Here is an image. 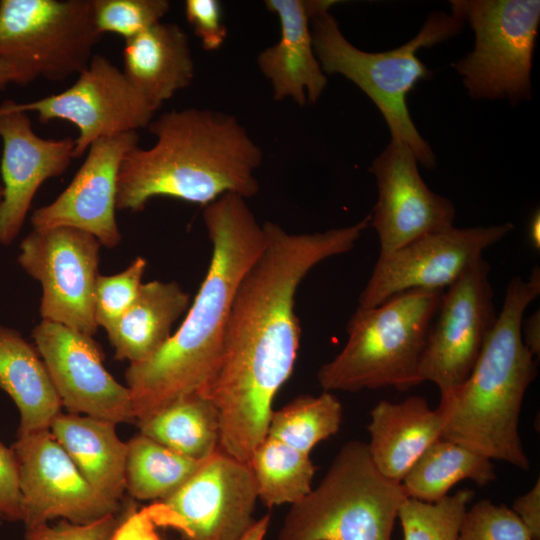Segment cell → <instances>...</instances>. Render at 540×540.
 Returning a JSON list of instances; mask_svg holds the SVG:
<instances>
[{
    "instance_id": "obj_1",
    "label": "cell",
    "mask_w": 540,
    "mask_h": 540,
    "mask_svg": "<svg viewBox=\"0 0 540 540\" xmlns=\"http://www.w3.org/2000/svg\"><path fill=\"white\" fill-rule=\"evenodd\" d=\"M371 215L345 227L294 234L265 222L263 249L234 294L218 370L202 392L219 412V448L247 463L266 437L272 403L293 372L301 328L296 291L323 260L350 251Z\"/></svg>"
},
{
    "instance_id": "obj_2",
    "label": "cell",
    "mask_w": 540,
    "mask_h": 540,
    "mask_svg": "<svg viewBox=\"0 0 540 540\" xmlns=\"http://www.w3.org/2000/svg\"><path fill=\"white\" fill-rule=\"evenodd\" d=\"M203 220L212 244L211 259L185 319L156 353L129 364L125 372L137 421L207 389L220 364L238 284L265 245L263 225L242 196L225 194L206 205Z\"/></svg>"
},
{
    "instance_id": "obj_3",
    "label": "cell",
    "mask_w": 540,
    "mask_h": 540,
    "mask_svg": "<svg viewBox=\"0 0 540 540\" xmlns=\"http://www.w3.org/2000/svg\"><path fill=\"white\" fill-rule=\"evenodd\" d=\"M147 128L156 141L124 156L117 210L142 211L154 197L205 207L225 194H257L255 171L263 152L235 116L189 107L165 112Z\"/></svg>"
},
{
    "instance_id": "obj_4",
    "label": "cell",
    "mask_w": 540,
    "mask_h": 540,
    "mask_svg": "<svg viewBox=\"0 0 540 540\" xmlns=\"http://www.w3.org/2000/svg\"><path fill=\"white\" fill-rule=\"evenodd\" d=\"M540 293V270L528 280L513 277L502 308L466 380L440 394L436 408L442 439L473 449L491 460L529 470L519 434L525 392L537 376L535 357L524 345V312Z\"/></svg>"
},
{
    "instance_id": "obj_5",
    "label": "cell",
    "mask_w": 540,
    "mask_h": 540,
    "mask_svg": "<svg viewBox=\"0 0 540 540\" xmlns=\"http://www.w3.org/2000/svg\"><path fill=\"white\" fill-rule=\"evenodd\" d=\"M335 1H308L310 30L315 55L325 74H340L358 86L381 112L391 139L411 148L419 164L436 165V156L418 132L407 106V95L422 79L430 76L417 56L457 35L463 22L451 13L435 12L408 42L383 52H366L350 43L330 13Z\"/></svg>"
},
{
    "instance_id": "obj_6",
    "label": "cell",
    "mask_w": 540,
    "mask_h": 540,
    "mask_svg": "<svg viewBox=\"0 0 540 540\" xmlns=\"http://www.w3.org/2000/svg\"><path fill=\"white\" fill-rule=\"evenodd\" d=\"M443 291L415 289L371 308L357 307L347 342L317 379L324 391L357 392L394 387L405 391L420 383L419 366Z\"/></svg>"
},
{
    "instance_id": "obj_7",
    "label": "cell",
    "mask_w": 540,
    "mask_h": 540,
    "mask_svg": "<svg viewBox=\"0 0 540 540\" xmlns=\"http://www.w3.org/2000/svg\"><path fill=\"white\" fill-rule=\"evenodd\" d=\"M408 498L374 465L367 444L351 440L316 488L292 504L277 540H391Z\"/></svg>"
},
{
    "instance_id": "obj_8",
    "label": "cell",
    "mask_w": 540,
    "mask_h": 540,
    "mask_svg": "<svg viewBox=\"0 0 540 540\" xmlns=\"http://www.w3.org/2000/svg\"><path fill=\"white\" fill-rule=\"evenodd\" d=\"M451 13L475 35L454 64L474 100L531 99L532 56L540 23L538 0H452Z\"/></svg>"
},
{
    "instance_id": "obj_9",
    "label": "cell",
    "mask_w": 540,
    "mask_h": 540,
    "mask_svg": "<svg viewBox=\"0 0 540 540\" xmlns=\"http://www.w3.org/2000/svg\"><path fill=\"white\" fill-rule=\"evenodd\" d=\"M102 37L93 0H0V61L16 68L18 85L80 73Z\"/></svg>"
},
{
    "instance_id": "obj_10",
    "label": "cell",
    "mask_w": 540,
    "mask_h": 540,
    "mask_svg": "<svg viewBox=\"0 0 540 540\" xmlns=\"http://www.w3.org/2000/svg\"><path fill=\"white\" fill-rule=\"evenodd\" d=\"M257 499L248 463L218 448L177 490L145 508L156 527L185 540H240L256 522Z\"/></svg>"
},
{
    "instance_id": "obj_11",
    "label": "cell",
    "mask_w": 540,
    "mask_h": 540,
    "mask_svg": "<svg viewBox=\"0 0 540 540\" xmlns=\"http://www.w3.org/2000/svg\"><path fill=\"white\" fill-rule=\"evenodd\" d=\"M101 244L71 227L33 229L20 243L21 268L42 287V320L93 336L98 329L94 289Z\"/></svg>"
},
{
    "instance_id": "obj_12",
    "label": "cell",
    "mask_w": 540,
    "mask_h": 540,
    "mask_svg": "<svg viewBox=\"0 0 540 540\" xmlns=\"http://www.w3.org/2000/svg\"><path fill=\"white\" fill-rule=\"evenodd\" d=\"M76 81L60 93L17 103L14 110L36 113L46 124L65 120L78 130L73 159L80 158L97 140L147 128L155 111L131 84L123 70L94 54Z\"/></svg>"
},
{
    "instance_id": "obj_13",
    "label": "cell",
    "mask_w": 540,
    "mask_h": 540,
    "mask_svg": "<svg viewBox=\"0 0 540 540\" xmlns=\"http://www.w3.org/2000/svg\"><path fill=\"white\" fill-rule=\"evenodd\" d=\"M496 319L490 265L481 257L442 293L419 366L421 382H433L440 394L462 384Z\"/></svg>"
},
{
    "instance_id": "obj_14",
    "label": "cell",
    "mask_w": 540,
    "mask_h": 540,
    "mask_svg": "<svg viewBox=\"0 0 540 540\" xmlns=\"http://www.w3.org/2000/svg\"><path fill=\"white\" fill-rule=\"evenodd\" d=\"M514 229L506 222L491 226L456 228L430 233L379 255L360 293L358 307L380 305L409 290L443 291L454 283L482 253Z\"/></svg>"
},
{
    "instance_id": "obj_15",
    "label": "cell",
    "mask_w": 540,
    "mask_h": 540,
    "mask_svg": "<svg viewBox=\"0 0 540 540\" xmlns=\"http://www.w3.org/2000/svg\"><path fill=\"white\" fill-rule=\"evenodd\" d=\"M11 448L18 466L26 529L58 517L86 524L117 512L118 505L90 486L50 429L17 437Z\"/></svg>"
},
{
    "instance_id": "obj_16",
    "label": "cell",
    "mask_w": 540,
    "mask_h": 540,
    "mask_svg": "<svg viewBox=\"0 0 540 540\" xmlns=\"http://www.w3.org/2000/svg\"><path fill=\"white\" fill-rule=\"evenodd\" d=\"M32 338L62 405L71 414L84 413L116 424L135 420L130 391L105 369L93 336L42 320Z\"/></svg>"
},
{
    "instance_id": "obj_17",
    "label": "cell",
    "mask_w": 540,
    "mask_h": 540,
    "mask_svg": "<svg viewBox=\"0 0 540 540\" xmlns=\"http://www.w3.org/2000/svg\"><path fill=\"white\" fill-rule=\"evenodd\" d=\"M418 164L409 146L391 139L369 167L378 189L370 225L379 238V255L454 227V204L427 186Z\"/></svg>"
},
{
    "instance_id": "obj_18",
    "label": "cell",
    "mask_w": 540,
    "mask_h": 540,
    "mask_svg": "<svg viewBox=\"0 0 540 540\" xmlns=\"http://www.w3.org/2000/svg\"><path fill=\"white\" fill-rule=\"evenodd\" d=\"M138 141L137 131H132L94 142L66 189L33 211V229L76 228L93 235L101 246L116 247L122 237L115 216L118 173Z\"/></svg>"
},
{
    "instance_id": "obj_19",
    "label": "cell",
    "mask_w": 540,
    "mask_h": 540,
    "mask_svg": "<svg viewBox=\"0 0 540 540\" xmlns=\"http://www.w3.org/2000/svg\"><path fill=\"white\" fill-rule=\"evenodd\" d=\"M0 139V244L9 246L19 235L40 186L70 166L74 139L40 137L33 131L29 113L14 110L10 99L0 104Z\"/></svg>"
},
{
    "instance_id": "obj_20",
    "label": "cell",
    "mask_w": 540,
    "mask_h": 540,
    "mask_svg": "<svg viewBox=\"0 0 540 540\" xmlns=\"http://www.w3.org/2000/svg\"><path fill=\"white\" fill-rule=\"evenodd\" d=\"M265 5L279 19L280 38L259 53L257 64L274 99L290 98L299 106L317 102L328 81L313 48L308 1L266 0Z\"/></svg>"
},
{
    "instance_id": "obj_21",
    "label": "cell",
    "mask_w": 540,
    "mask_h": 540,
    "mask_svg": "<svg viewBox=\"0 0 540 540\" xmlns=\"http://www.w3.org/2000/svg\"><path fill=\"white\" fill-rule=\"evenodd\" d=\"M371 460L386 478L401 483L420 456L442 436V422L425 398L378 402L370 412Z\"/></svg>"
},
{
    "instance_id": "obj_22",
    "label": "cell",
    "mask_w": 540,
    "mask_h": 540,
    "mask_svg": "<svg viewBox=\"0 0 540 540\" xmlns=\"http://www.w3.org/2000/svg\"><path fill=\"white\" fill-rule=\"evenodd\" d=\"M123 72L156 112L194 78L187 34L177 24L160 22L125 41Z\"/></svg>"
},
{
    "instance_id": "obj_23",
    "label": "cell",
    "mask_w": 540,
    "mask_h": 540,
    "mask_svg": "<svg viewBox=\"0 0 540 540\" xmlns=\"http://www.w3.org/2000/svg\"><path fill=\"white\" fill-rule=\"evenodd\" d=\"M115 427L109 420L59 413L49 429L90 486L118 505L126 488L127 443Z\"/></svg>"
},
{
    "instance_id": "obj_24",
    "label": "cell",
    "mask_w": 540,
    "mask_h": 540,
    "mask_svg": "<svg viewBox=\"0 0 540 540\" xmlns=\"http://www.w3.org/2000/svg\"><path fill=\"white\" fill-rule=\"evenodd\" d=\"M40 357L20 332L0 325V389L19 410L17 437L49 429L63 406Z\"/></svg>"
},
{
    "instance_id": "obj_25",
    "label": "cell",
    "mask_w": 540,
    "mask_h": 540,
    "mask_svg": "<svg viewBox=\"0 0 540 540\" xmlns=\"http://www.w3.org/2000/svg\"><path fill=\"white\" fill-rule=\"evenodd\" d=\"M189 304V294L174 281L142 283L129 309L106 330L115 358L131 364L151 357L171 337Z\"/></svg>"
},
{
    "instance_id": "obj_26",
    "label": "cell",
    "mask_w": 540,
    "mask_h": 540,
    "mask_svg": "<svg viewBox=\"0 0 540 540\" xmlns=\"http://www.w3.org/2000/svg\"><path fill=\"white\" fill-rule=\"evenodd\" d=\"M138 425L142 435L190 459L204 460L219 448V412L199 392L171 402Z\"/></svg>"
},
{
    "instance_id": "obj_27",
    "label": "cell",
    "mask_w": 540,
    "mask_h": 540,
    "mask_svg": "<svg viewBox=\"0 0 540 540\" xmlns=\"http://www.w3.org/2000/svg\"><path fill=\"white\" fill-rule=\"evenodd\" d=\"M469 479L478 486L496 480L491 459L462 444L439 439L416 461L401 484L408 498L434 503L458 482Z\"/></svg>"
},
{
    "instance_id": "obj_28",
    "label": "cell",
    "mask_w": 540,
    "mask_h": 540,
    "mask_svg": "<svg viewBox=\"0 0 540 540\" xmlns=\"http://www.w3.org/2000/svg\"><path fill=\"white\" fill-rule=\"evenodd\" d=\"M257 496L267 507L291 505L312 489L315 474L310 454L266 436L248 461Z\"/></svg>"
},
{
    "instance_id": "obj_29",
    "label": "cell",
    "mask_w": 540,
    "mask_h": 540,
    "mask_svg": "<svg viewBox=\"0 0 540 540\" xmlns=\"http://www.w3.org/2000/svg\"><path fill=\"white\" fill-rule=\"evenodd\" d=\"M201 462L140 434L127 442L126 489L138 500L163 499L177 490Z\"/></svg>"
},
{
    "instance_id": "obj_30",
    "label": "cell",
    "mask_w": 540,
    "mask_h": 540,
    "mask_svg": "<svg viewBox=\"0 0 540 540\" xmlns=\"http://www.w3.org/2000/svg\"><path fill=\"white\" fill-rule=\"evenodd\" d=\"M342 416V405L332 392L301 395L273 410L266 436L310 454L319 442L339 431Z\"/></svg>"
},
{
    "instance_id": "obj_31",
    "label": "cell",
    "mask_w": 540,
    "mask_h": 540,
    "mask_svg": "<svg viewBox=\"0 0 540 540\" xmlns=\"http://www.w3.org/2000/svg\"><path fill=\"white\" fill-rule=\"evenodd\" d=\"M474 494L473 490L462 489L434 503L406 498L397 516L404 540H457Z\"/></svg>"
},
{
    "instance_id": "obj_32",
    "label": "cell",
    "mask_w": 540,
    "mask_h": 540,
    "mask_svg": "<svg viewBox=\"0 0 540 540\" xmlns=\"http://www.w3.org/2000/svg\"><path fill=\"white\" fill-rule=\"evenodd\" d=\"M169 9L167 0H93L99 32L117 34L125 41L160 23Z\"/></svg>"
},
{
    "instance_id": "obj_33",
    "label": "cell",
    "mask_w": 540,
    "mask_h": 540,
    "mask_svg": "<svg viewBox=\"0 0 540 540\" xmlns=\"http://www.w3.org/2000/svg\"><path fill=\"white\" fill-rule=\"evenodd\" d=\"M147 266L144 257H136L123 271L99 274L94 289V314L98 327L108 330L135 301Z\"/></svg>"
},
{
    "instance_id": "obj_34",
    "label": "cell",
    "mask_w": 540,
    "mask_h": 540,
    "mask_svg": "<svg viewBox=\"0 0 540 540\" xmlns=\"http://www.w3.org/2000/svg\"><path fill=\"white\" fill-rule=\"evenodd\" d=\"M457 540H531V535L512 509L483 499L466 510Z\"/></svg>"
},
{
    "instance_id": "obj_35",
    "label": "cell",
    "mask_w": 540,
    "mask_h": 540,
    "mask_svg": "<svg viewBox=\"0 0 540 540\" xmlns=\"http://www.w3.org/2000/svg\"><path fill=\"white\" fill-rule=\"evenodd\" d=\"M118 524L114 514L86 524L62 519L55 525L45 523L26 529L25 540H112Z\"/></svg>"
},
{
    "instance_id": "obj_36",
    "label": "cell",
    "mask_w": 540,
    "mask_h": 540,
    "mask_svg": "<svg viewBox=\"0 0 540 540\" xmlns=\"http://www.w3.org/2000/svg\"><path fill=\"white\" fill-rule=\"evenodd\" d=\"M184 11L205 50L215 51L224 44L227 28L223 23L222 7L218 0H186Z\"/></svg>"
},
{
    "instance_id": "obj_37",
    "label": "cell",
    "mask_w": 540,
    "mask_h": 540,
    "mask_svg": "<svg viewBox=\"0 0 540 540\" xmlns=\"http://www.w3.org/2000/svg\"><path fill=\"white\" fill-rule=\"evenodd\" d=\"M0 519L22 521L19 472L12 448L0 442Z\"/></svg>"
},
{
    "instance_id": "obj_38",
    "label": "cell",
    "mask_w": 540,
    "mask_h": 540,
    "mask_svg": "<svg viewBox=\"0 0 540 540\" xmlns=\"http://www.w3.org/2000/svg\"><path fill=\"white\" fill-rule=\"evenodd\" d=\"M155 528L145 507L138 511L132 507L118 524L112 540H161Z\"/></svg>"
},
{
    "instance_id": "obj_39",
    "label": "cell",
    "mask_w": 540,
    "mask_h": 540,
    "mask_svg": "<svg viewBox=\"0 0 540 540\" xmlns=\"http://www.w3.org/2000/svg\"><path fill=\"white\" fill-rule=\"evenodd\" d=\"M513 512L528 529L531 540H540V480L523 495L518 496L512 506Z\"/></svg>"
},
{
    "instance_id": "obj_40",
    "label": "cell",
    "mask_w": 540,
    "mask_h": 540,
    "mask_svg": "<svg viewBox=\"0 0 540 540\" xmlns=\"http://www.w3.org/2000/svg\"><path fill=\"white\" fill-rule=\"evenodd\" d=\"M521 335L524 345L534 357H539L540 354V312L529 315L526 319L523 318L521 324Z\"/></svg>"
},
{
    "instance_id": "obj_41",
    "label": "cell",
    "mask_w": 540,
    "mask_h": 540,
    "mask_svg": "<svg viewBox=\"0 0 540 540\" xmlns=\"http://www.w3.org/2000/svg\"><path fill=\"white\" fill-rule=\"evenodd\" d=\"M271 516L264 515L256 520L251 529L240 540H263L267 532Z\"/></svg>"
},
{
    "instance_id": "obj_42",
    "label": "cell",
    "mask_w": 540,
    "mask_h": 540,
    "mask_svg": "<svg viewBox=\"0 0 540 540\" xmlns=\"http://www.w3.org/2000/svg\"><path fill=\"white\" fill-rule=\"evenodd\" d=\"M19 76L16 68L9 63L0 61V92L10 84L18 85Z\"/></svg>"
},
{
    "instance_id": "obj_43",
    "label": "cell",
    "mask_w": 540,
    "mask_h": 540,
    "mask_svg": "<svg viewBox=\"0 0 540 540\" xmlns=\"http://www.w3.org/2000/svg\"><path fill=\"white\" fill-rule=\"evenodd\" d=\"M529 239L534 249L540 248V214L537 210L529 222Z\"/></svg>"
},
{
    "instance_id": "obj_44",
    "label": "cell",
    "mask_w": 540,
    "mask_h": 540,
    "mask_svg": "<svg viewBox=\"0 0 540 540\" xmlns=\"http://www.w3.org/2000/svg\"><path fill=\"white\" fill-rule=\"evenodd\" d=\"M2 193H3V188H2V184L0 183V201H1V198H2Z\"/></svg>"
}]
</instances>
